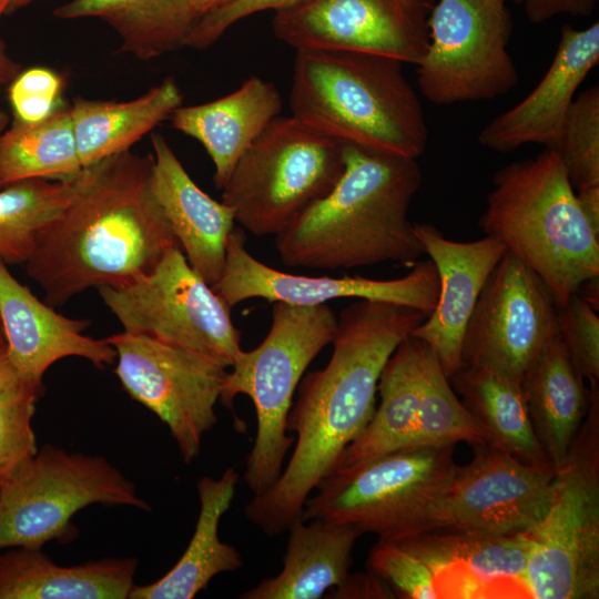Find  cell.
Wrapping results in <instances>:
<instances>
[{"mask_svg":"<svg viewBox=\"0 0 599 599\" xmlns=\"http://www.w3.org/2000/svg\"><path fill=\"white\" fill-rule=\"evenodd\" d=\"M426 317L413 307L368 300L341 311L327 365L298 384L287 419L295 434L291 458L275 484L244 508L263 534L277 536L303 519L306 499L370 422L388 358Z\"/></svg>","mask_w":599,"mask_h":599,"instance_id":"1","label":"cell"},{"mask_svg":"<svg viewBox=\"0 0 599 599\" xmlns=\"http://www.w3.org/2000/svg\"><path fill=\"white\" fill-rule=\"evenodd\" d=\"M153 155L124 151L82 170L78 194L40 234L26 271L60 306L91 287L129 284L179 245L153 193Z\"/></svg>","mask_w":599,"mask_h":599,"instance_id":"2","label":"cell"},{"mask_svg":"<svg viewBox=\"0 0 599 599\" xmlns=\"http://www.w3.org/2000/svg\"><path fill=\"white\" fill-rule=\"evenodd\" d=\"M344 163L334 187L275 236L281 261L327 270L413 266L425 254L408 219L422 183L417 160L344 143Z\"/></svg>","mask_w":599,"mask_h":599,"instance_id":"3","label":"cell"},{"mask_svg":"<svg viewBox=\"0 0 599 599\" xmlns=\"http://www.w3.org/2000/svg\"><path fill=\"white\" fill-rule=\"evenodd\" d=\"M288 103L291 115L345 144L415 160L427 148L419 99L388 57L297 50Z\"/></svg>","mask_w":599,"mask_h":599,"instance_id":"4","label":"cell"},{"mask_svg":"<svg viewBox=\"0 0 599 599\" xmlns=\"http://www.w3.org/2000/svg\"><path fill=\"white\" fill-rule=\"evenodd\" d=\"M479 224L539 275L556 304L599 275V235L583 216L552 150L495 173Z\"/></svg>","mask_w":599,"mask_h":599,"instance_id":"5","label":"cell"},{"mask_svg":"<svg viewBox=\"0 0 599 599\" xmlns=\"http://www.w3.org/2000/svg\"><path fill=\"white\" fill-rule=\"evenodd\" d=\"M338 317L327 304L273 302L272 323L262 343L242 352L227 372L220 402L232 408L246 395L256 415V435L245 461L244 483L253 496L278 479L295 443L287 419L294 395L307 367L332 343Z\"/></svg>","mask_w":599,"mask_h":599,"instance_id":"6","label":"cell"},{"mask_svg":"<svg viewBox=\"0 0 599 599\" xmlns=\"http://www.w3.org/2000/svg\"><path fill=\"white\" fill-rule=\"evenodd\" d=\"M454 449L408 448L337 468L306 499L303 520L347 524L378 539L429 531L458 466Z\"/></svg>","mask_w":599,"mask_h":599,"instance_id":"7","label":"cell"},{"mask_svg":"<svg viewBox=\"0 0 599 599\" xmlns=\"http://www.w3.org/2000/svg\"><path fill=\"white\" fill-rule=\"evenodd\" d=\"M530 540L436 529L378 539L367 568L404 599H531L526 579Z\"/></svg>","mask_w":599,"mask_h":599,"instance_id":"8","label":"cell"},{"mask_svg":"<svg viewBox=\"0 0 599 599\" xmlns=\"http://www.w3.org/2000/svg\"><path fill=\"white\" fill-rule=\"evenodd\" d=\"M587 415L564 464L552 498L530 532L526 579L531 599L599 598V389L590 382Z\"/></svg>","mask_w":599,"mask_h":599,"instance_id":"9","label":"cell"},{"mask_svg":"<svg viewBox=\"0 0 599 599\" xmlns=\"http://www.w3.org/2000/svg\"><path fill=\"white\" fill-rule=\"evenodd\" d=\"M344 167V143L280 114L235 164L222 202L244 230L276 236L334 187Z\"/></svg>","mask_w":599,"mask_h":599,"instance_id":"10","label":"cell"},{"mask_svg":"<svg viewBox=\"0 0 599 599\" xmlns=\"http://www.w3.org/2000/svg\"><path fill=\"white\" fill-rule=\"evenodd\" d=\"M94 504L151 510L104 457L45 444L0 489V550L71 541L72 518Z\"/></svg>","mask_w":599,"mask_h":599,"instance_id":"11","label":"cell"},{"mask_svg":"<svg viewBox=\"0 0 599 599\" xmlns=\"http://www.w3.org/2000/svg\"><path fill=\"white\" fill-rule=\"evenodd\" d=\"M100 296L123 331L210 355L229 368L243 352L231 307L189 264L179 245L155 267Z\"/></svg>","mask_w":599,"mask_h":599,"instance_id":"12","label":"cell"},{"mask_svg":"<svg viewBox=\"0 0 599 599\" xmlns=\"http://www.w3.org/2000/svg\"><path fill=\"white\" fill-rule=\"evenodd\" d=\"M506 0H437L428 18V47L416 64L422 94L436 105L491 100L518 83L508 44Z\"/></svg>","mask_w":599,"mask_h":599,"instance_id":"13","label":"cell"},{"mask_svg":"<svg viewBox=\"0 0 599 599\" xmlns=\"http://www.w3.org/2000/svg\"><path fill=\"white\" fill-rule=\"evenodd\" d=\"M116 352L114 374L134 400L169 428L184 463L201 454L217 423L227 366L219 359L150 336L121 332L105 338Z\"/></svg>","mask_w":599,"mask_h":599,"instance_id":"14","label":"cell"},{"mask_svg":"<svg viewBox=\"0 0 599 599\" xmlns=\"http://www.w3.org/2000/svg\"><path fill=\"white\" fill-rule=\"evenodd\" d=\"M558 335L557 304L550 290L507 251L487 278L467 323L461 365L520 382Z\"/></svg>","mask_w":599,"mask_h":599,"instance_id":"15","label":"cell"},{"mask_svg":"<svg viewBox=\"0 0 599 599\" xmlns=\"http://www.w3.org/2000/svg\"><path fill=\"white\" fill-rule=\"evenodd\" d=\"M436 0H304L274 12L275 37L297 50H341L417 64Z\"/></svg>","mask_w":599,"mask_h":599,"instance_id":"16","label":"cell"},{"mask_svg":"<svg viewBox=\"0 0 599 599\" xmlns=\"http://www.w3.org/2000/svg\"><path fill=\"white\" fill-rule=\"evenodd\" d=\"M457 466L433 529L521 535L544 519L552 498L555 468L525 461L490 444Z\"/></svg>","mask_w":599,"mask_h":599,"instance_id":"17","label":"cell"},{"mask_svg":"<svg viewBox=\"0 0 599 599\" xmlns=\"http://www.w3.org/2000/svg\"><path fill=\"white\" fill-rule=\"evenodd\" d=\"M245 243L244 231L234 226L226 244L224 270L212 286L231 308L251 298L294 305L355 298L408 306L428 316L437 304L439 278L432 260L416 262L407 275L394 280L306 276L264 264L247 251Z\"/></svg>","mask_w":599,"mask_h":599,"instance_id":"18","label":"cell"},{"mask_svg":"<svg viewBox=\"0 0 599 599\" xmlns=\"http://www.w3.org/2000/svg\"><path fill=\"white\" fill-rule=\"evenodd\" d=\"M414 232L436 266L439 292L435 309L410 336L430 347L449 378L461 365L464 334L478 296L507 248L487 235L471 242L448 240L428 223L414 224Z\"/></svg>","mask_w":599,"mask_h":599,"instance_id":"19","label":"cell"},{"mask_svg":"<svg viewBox=\"0 0 599 599\" xmlns=\"http://www.w3.org/2000/svg\"><path fill=\"white\" fill-rule=\"evenodd\" d=\"M599 62V22L585 29L561 28L555 57L535 89L485 125L480 145L506 153L537 143L555 150L577 89Z\"/></svg>","mask_w":599,"mask_h":599,"instance_id":"20","label":"cell"},{"mask_svg":"<svg viewBox=\"0 0 599 599\" xmlns=\"http://www.w3.org/2000/svg\"><path fill=\"white\" fill-rule=\"evenodd\" d=\"M0 321L7 356L21 380L42 385L47 369L64 357H81L99 368L116 361V352L106 339L84 335L89 321L54 311L21 284L2 261Z\"/></svg>","mask_w":599,"mask_h":599,"instance_id":"21","label":"cell"},{"mask_svg":"<svg viewBox=\"0 0 599 599\" xmlns=\"http://www.w3.org/2000/svg\"><path fill=\"white\" fill-rule=\"evenodd\" d=\"M151 184L189 264L213 286L225 265L233 210L201 190L160 133L151 136Z\"/></svg>","mask_w":599,"mask_h":599,"instance_id":"22","label":"cell"},{"mask_svg":"<svg viewBox=\"0 0 599 599\" xmlns=\"http://www.w3.org/2000/svg\"><path fill=\"white\" fill-rule=\"evenodd\" d=\"M282 106L276 87L252 75L222 98L179 106L169 120L175 130L203 145L214 165L215 187L221 191L241 156L281 114Z\"/></svg>","mask_w":599,"mask_h":599,"instance_id":"23","label":"cell"},{"mask_svg":"<svg viewBox=\"0 0 599 599\" xmlns=\"http://www.w3.org/2000/svg\"><path fill=\"white\" fill-rule=\"evenodd\" d=\"M138 566L136 558L60 566L41 548H7L0 550V599H129Z\"/></svg>","mask_w":599,"mask_h":599,"instance_id":"24","label":"cell"},{"mask_svg":"<svg viewBox=\"0 0 599 599\" xmlns=\"http://www.w3.org/2000/svg\"><path fill=\"white\" fill-rule=\"evenodd\" d=\"M238 474L226 468L219 478L203 476L196 490L200 510L192 538L179 561L156 581L134 586L129 599H192L222 572L243 566L241 552L223 542L220 521L236 493Z\"/></svg>","mask_w":599,"mask_h":599,"instance_id":"25","label":"cell"},{"mask_svg":"<svg viewBox=\"0 0 599 599\" xmlns=\"http://www.w3.org/2000/svg\"><path fill=\"white\" fill-rule=\"evenodd\" d=\"M287 531L280 573L263 579L241 599H319L348 576L353 549L362 536L357 528L302 519Z\"/></svg>","mask_w":599,"mask_h":599,"instance_id":"26","label":"cell"},{"mask_svg":"<svg viewBox=\"0 0 599 599\" xmlns=\"http://www.w3.org/2000/svg\"><path fill=\"white\" fill-rule=\"evenodd\" d=\"M583 380L559 335L520 380L534 432L555 469L567 458L589 408L591 393Z\"/></svg>","mask_w":599,"mask_h":599,"instance_id":"27","label":"cell"},{"mask_svg":"<svg viewBox=\"0 0 599 599\" xmlns=\"http://www.w3.org/2000/svg\"><path fill=\"white\" fill-rule=\"evenodd\" d=\"M420 347L422 341L409 335L388 358L378 382L379 405L364 432L346 448L337 468L413 448L422 406Z\"/></svg>","mask_w":599,"mask_h":599,"instance_id":"28","label":"cell"},{"mask_svg":"<svg viewBox=\"0 0 599 599\" xmlns=\"http://www.w3.org/2000/svg\"><path fill=\"white\" fill-rule=\"evenodd\" d=\"M182 102L183 94L171 78L131 101L75 99L70 113L82 166L129 151Z\"/></svg>","mask_w":599,"mask_h":599,"instance_id":"29","label":"cell"},{"mask_svg":"<svg viewBox=\"0 0 599 599\" xmlns=\"http://www.w3.org/2000/svg\"><path fill=\"white\" fill-rule=\"evenodd\" d=\"M60 19L99 18L122 40L121 52L151 60L185 47L197 19L193 0H71Z\"/></svg>","mask_w":599,"mask_h":599,"instance_id":"30","label":"cell"},{"mask_svg":"<svg viewBox=\"0 0 599 599\" xmlns=\"http://www.w3.org/2000/svg\"><path fill=\"white\" fill-rule=\"evenodd\" d=\"M448 379L463 405L486 432L490 445L525 461L550 465L534 432L520 382L465 364Z\"/></svg>","mask_w":599,"mask_h":599,"instance_id":"31","label":"cell"},{"mask_svg":"<svg viewBox=\"0 0 599 599\" xmlns=\"http://www.w3.org/2000/svg\"><path fill=\"white\" fill-rule=\"evenodd\" d=\"M82 169L70 106L40 122L13 120L0 134V187L28 179L64 180Z\"/></svg>","mask_w":599,"mask_h":599,"instance_id":"32","label":"cell"},{"mask_svg":"<svg viewBox=\"0 0 599 599\" xmlns=\"http://www.w3.org/2000/svg\"><path fill=\"white\" fill-rule=\"evenodd\" d=\"M82 170L64 180L28 179L0 187V261L28 262L40 234L78 194Z\"/></svg>","mask_w":599,"mask_h":599,"instance_id":"33","label":"cell"},{"mask_svg":"<svg viewBox=\"0 0 599 599\" xmlns=\"http://www.w3.org/2000/svg\"><path fill=\"white\" fill-rule=\"evenodd\" d=\"M420 399V416L413 448L456 445L459 441L473 447L489 444L486 432L463 405L438 358L423 341Z\"/></svg>","mask_w":599,"mask_h":599,"instance_id":"34","label":"cell"},{"mask_svg":"<svg viewBox=\"0 0 599 599\" xmlns=\"http://www.w3.org/2000/svg\"><path fill=\"white\" fill-rule=\"evenodd\" d=\"M575 191L599 185V87L573 99L555 150Z\"/></svg>","mask_w":599,"mask_h":599,"instance_id":"35","label":"cell"},{"mask_svg":"<svg viewBox=\"0 0 599 599\" xmlns=\"http://www.w3.org/2000/svg\"><path fill=\"white\" fill-rule=\"evenodd\" d=\"M41 388L19 379L0 390V489L39 449L32 418Z\"/></svg>","mask_w":599,"mask_h":599,"instance_id":"36","label":"cell"},{"mask_svg":"<svg viewBox=\"0 0 599 599\" xmlns=\"http://www.w3.org/2000/svg\"><path fill=\"white\" fill-rule=\"evenodd\" d=\"M559 337L576 370L589 382L599 378V317L578 293L557 304Z\"/></svg>","mask_w":599,"mask_h":599,"instance_id":"37","label":"cell"},{"mask_svg":"<svg viewBox=\"0 0 599 599\" xmlns=\"http://www.w3.org/2000/svg\"><path fill=\"white\" fill-rule=\"evenodd\" d=\"M9 84L13 120L26 123L40 122L62 106L63 81L51 69L42 67L27 69Z\"/></svg>","mask_w":599,"mask_h":599,"instance_id":"38","label":"cell"},{"mask_svg":"<svg viewBox=\"0 0 599 599\" xmlns=\"http://www.w3.org/2000/svg\"><path fill=\"white\" fill-rule=\"evenodd\" d=\"M304 0H237L210 11L196 19L185 47L203 50L217 41L236 22L261 11L273 12L292 7Z\"/></svg>","mask_w":599,"mask_h":599,"instance_id":"39","label":"cell"},{"mask_svg":"<svg viewBox=\"0 0 599 599\" xmlns=\"http://www.w3.org/2000/svg\"><path fill=\"white\" fill-rule=\"evenodd\" d=\"M326 597L333 599H384L395 598V595L384 579L368 570L367 573H348L344 581L332 589Z\"/></svg>","mask_w":599,"mask_h":599,"instance_id":"40","label":"cell"},{"mask_svg":"<svg viewBox=\"0 0 599 599\" xmlns=\"http://www.w3.org/2000/svg\"><path fill=\"white\" fill-rule=\"evenodd\" d=\"M598 0H524V8L531 23H544L560 14L589 17Z\"/></svg>","mask_w":599,"mask_h":599,"instance_id":"41","label":"cell"},{"mask_svg":"<svg viewBox=\"0 0 599 599\" xmlns=\"http://www.w3.org/2000/svg\"><path fill=\"white\" fill-rule=\"evenodd\" d=\"M576 197L587 222L599 235V185L577 190Z\"/></svg>","mask_w":599,"mask_h":599,"instance_id":"42","label":"cell"},{"mask_svg":"<svg viewBox=\"0 0 599 599\" xmlns=\"http://www.w3.org/2000/svg\"><path fill=\"white\" fill-rule=\"evenodd\" d=\"M21 72V65L7 51L0 38V85L9 84Z\"/></svg>","mask_w":599,"mask_h":599,"instance_id":"43","label":"cell"},{"mask_svg":"<svg viewBox=\"0 0 599 599\" xmlns=\"http://www.w3.org/2000/svg\"><path fill=\"white\" fill-rule=\"evenodd\" d=\"M577 293L585 298L596 311L599 307V275L585 281Z\"/></svg>","mask_w":599,"mask_h":599,"instance_id":"44","label":"cell"},{"mask_svg":"<svg viewBox=\"0 0 599 599\" xmlns=\"http://www.w3.org/2000/svg\"><path fill=\"white\" fill-rule=\"evenodd\" d=\"M19 380V377L9 362L6 351H0V390Z\"/></svg>","mask_w":599,"mask_h":599,"instance_id":"45","label":"cell"},{"mask_svg":"<svg viewBox=\"0 0 599 599\" xmlns=\"http://www.w3.org/2000/svg\"><path fill=\"white\" fill-rule=\"evenodd\" d=\"M234 1H237V0H193V7L199 18L210 11L222 8Z\"/></svg>","mask_w":599,"mask_h":599,"instance_id":"46","label":"cell"},{"mask_svg":"<svg viewBox=\"0 0 599 599\" xmlns=\"http://www.w3.org/2000/svg\"><path fill=\"white\" fill-rule=\"evenodd\" d=\"M35 1H38V0H12L9 8H8L7 13H12V12H14L17 10H20V9L27 7V6H29V4H31V3L35 2Z\"/></svg>","mask_w":599,"mask_h":599,"instance_id":"47","label":"cell"},{"mask_svg":"<svg viewBox=\"0 0 599 599\" xmlns=\"http://www.w3.org/2000/svg\"><path fill=\"white\" fill-rule=\"evenodd\" d=\"M9 116L7 112L0 105V134L6 130L8 125Z\"/></svg>","mask_w":599,"mask_h":599,"instance_id":"48","label":"cell"},{"mask_svg":"<svg viewBox=\"0 0 599 599\" xmlns=\"http://www.w3.org/2000/svg\"><path fill=\"white\" fill-rule=\"evenodd\" d=\"M11 1L12 0H0V18L2 14L7 13Z\"/></svg>","mask_w":599,"mask_h":599,"instance_id":"49","label":"cell"},{"mask_svg":"<svg viewBox=\"0 0 599 599\" xmlns=\"http://www.w3.org/2000/svg\"><path fill=\"white\" fill-rule=\"evenodd\" d=\"M0 351H6V337L3 334L1 321H0Z\"/></svg>","mask_w":599,"mask_h":599,"instance_id":"50","label":"cell"},{"mask_svg":"<svg viewBox=\"0 0 599 599\" xmlns=\"http://www.w3.org/2000/svg\"><path fill=\"white\" fill-rule=\"evenodd\" d=\"M514 1H516L517 3L524 2V0H514Z\"/></svg>","mask_w":599,"mask_h":599,"instance_id":"51","label":"cell"}]
</instances>
